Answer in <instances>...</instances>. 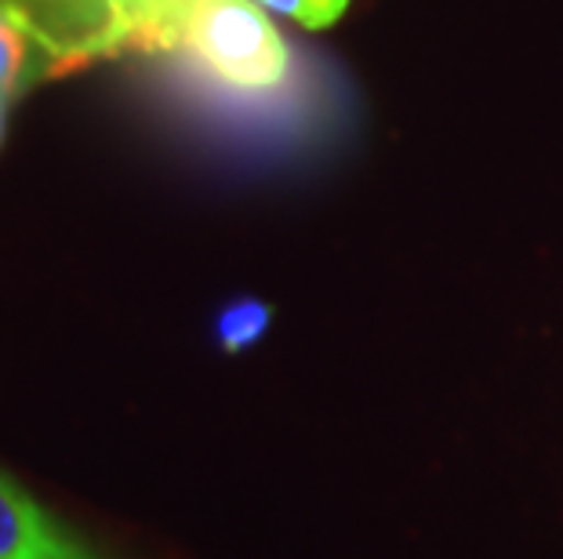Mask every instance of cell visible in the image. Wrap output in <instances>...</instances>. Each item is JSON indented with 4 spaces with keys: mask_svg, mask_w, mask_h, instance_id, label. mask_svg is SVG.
Returning a JSON list of instances; mask_svg holds the SVG:
<instances>
[{
    "mask_svg": "<svg viewBox=\"0 0 563 559\" xmlns=\"http://www.w3.org/2000/svg\"><path fill=\"white\" fill-rule=\"evenodd\" d=\"M269 324H273V305L244 294V299H233L230 305L219 309V316H214V342H219V349L225 356H241L266 338Z\"/></svg>",
    "mask_w": 563,
    "mask_h": 559,
    "instance_id": "cell-5",
    "label": "cell"
},
{
    "mask_svg": "<svg viewBox=\"0 0 563 559\" xmlns=\"http://www.w3.org/2000/svg\"><path fill=\"white\" fill-rule=\"evenodd\" d=\"M0 559H110L0 469Z\"/></svg>",
    "mask_w": 563,
    "mask_h": 559,
    "instance_id": "cell-3",
    "label": "cell"
},
{
    "mask_svg": "<svg viewBox=\"0 0 563 559\" xmlns=\"http://www.w3.org/2000/svg\"><path fill=\"white\" fill-rule=\"evenodd\" d=\"M189 4H200V0H189Z\"/></svg>",
    "mask_w": 563,
    "mask_h": 559,
    "instance_id": "cell-7",
    "label": "cell"
},
{
    "mask_svg": "<svg viewBox=\"0 0 563 559\" xmlns=\"http://www.w3.org/2000/svg\"><path fill=\"white\" fill-rule=\"evenodd\" d=\"M52 52L55 77L121 55L183 52L189 0H4Z\"/></svg>",
    "mask_w": 563,
    "mask_h": 559,
    "instance_id": "cell-1",
    "label": "cell"
},
{
    "mask_svg": "<svg viewBox=\"0 0 563 559\" xmlns=\"http://www.w3.org/2000/svg\"><path fill=\"white\" fill-rule=\"evenodd\" d=\"M44 77H55L52 52L41 41V33L0 0V142H4L8 127V105L15 102V94Z\"/></svg>",
    "mask_w": 563,
    "mask_h": 559,
    "instance_id": "cell-4",
    "label": "cell"
},
{
    "mask_svg": "<svg viewBox=\"0 0 563 559\" xmlns=\"http://www.w3.org/2000/svg\"><path fill=\"white\" fill-rule=\"evenodd\" d=\"M183 52L214 80L236 91H273L284 85L291 55L280 30L251 0H200L189 15Z\"/></svg>",
    "mask_w": 563,
    "mask_h": 559,
    "instance_id": "cell-2",
    "label": "cell"
},
{
    "mask_svg": "<svg viewBox=\"0 0 563 559\" xmlns=\"http://www.w3.org/2000/svg\"><path fill=\"white\" fill-rule=\"evenodd\" d=\"M251 4L273 11V15H280L287 22H298L306 30H328L345 15L350 0H251Z\"/></svg>",
    "mask_w": 563,
    "mask_h": 559,
    "instance_id": "cell-6",
    "label": "cell"
}]
</instances>
